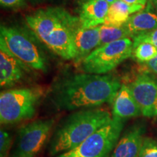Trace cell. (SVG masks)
I'll return each mask as SVG.
<instances>
[{
  "label": "cell",
  "instance_id": "1",
  "mask_svg": "<svg viewBox=\"0 0 157 157\" xmlns=\"http://www.w3.org/2000/svg\"><path fill=\"white\" fill-rule=\"evenodd\" d=\"M121 84L111 75L77 74L66 76L56 84L52 100L59 109L73 111L113 103Z\"/></svg>",
  "mask_w": 157,
  "mask_h": 157
},
{
  "label": "cell",
  "instance_id": "2",
  "mask_svg": "<svg viewBox=\"0 0 157 157\" xmlns=\"http://www.w3.org/2000/svg\"><path fill=\"white\" fill-rule=\"evenodd\" d=\"M80 23L78 17L58 7L39 9L25 17V24L34 36L64 60L76 58L74 31Z\"/></svg>",
  "mask_w": 157,
  "mask_h": 157
},
{
  "label": "cell",
  "instance_id": "3",
  "mask_svg": "<svg viewBox=\"0 0 157 157\" xmlns=\"http://www.w3.org/2000/svg\"><path fill=\"white\" fill-rule=\"evenodd\" d=\"M111 119L107 110L97 107L72 113L55 132L50 144V155L55 156L76 148Z\"/></svg>",
  "mask_w": 157,
  "mask_h": 157
},
{
  "label": "cell",
  "instance_id": "4",
  "mask_svg": "<svg viewBox=\"0 0 157 157\" xmlns=\"http://www.w3.org/2000/svg\"><path fill=\"white\" fill-rule=\"evenodd\" d=\"M0 48L4 49L21 62L35 70H47L48 63L44 52L34 37L24 29L1 25Z\"/></svg>",
  "mask_w": 157,
  "mask_h": 157
},
{
  "label": "cell",
  "instance_id": "5",
  "mask_svg": "<svg viewBox=\"0 0 157 157\" xmlns=\"http://www.w3.org/2000/svg\"><path fill=\"white\" fill-rule=\"evenodd\" d=\"M37 88H18L0 94V121L2 124H15L32 119L42 98Z\"/></svg>",
  "mask_w": 157,
  "mask_h": 157
},
{
  "label": "cell",
  "instance_id": "6",
  "mask_svg": "<svg viewBox=\"0 0 157 157\" xmlns=\"http://www.w3.org/2000/svg\"><path fill=\"white\" fill-rule=\"evenodd\" d=\"M124 120L112 117L81 144L58 157H109L120 137Z\"/></svg>",
  "mask_w": 157,
  "mask_h": 157
},
{
  "label": "cell",
  "instance_id": "7",
  "mask_svg": "<svg viewBox=\"0 0 157 157\" xmlns=\"http://www.w3.org/2000/svg\"><path fill=\"white\" fill-rule=\"evenodd\" d=\"M132 52L133 41L130 38L109 43L96 48L82 60V70L88 74H107L132 56Z\"/></svg>",
  "mask_w": 157,
  "mask_h": 157
},
{
  "label": "cell",
  "instance_id": "8",
  "mask_svg": "<svg viewBox=\"0 0 157 157\" xmlns=\"http://www.w3.org/2000/svg\"><path fill=\"white\" fill-rule=\"evenodd\" d=\"M54 123V119L36 120L21 127L13 157L36 156L48 140Z\"/></svg>",
  "mask_w": 157,
  "mask_h": 157
},
{
  "label": "cell",
  "instance_id": "9",
  "mask_svg": "<svg viewBox=\"0 0 157 157\" xmlns=\"http://www.w3.org/2000/svg\"><path fill=\"white\" fill-rule=\"evenodd\" d=\"M128 87L143 117L157 116V77L147 72L137 74Z\"/></svg>",
  "mask_w": 157,
  "mask_h": 157
},
{
  "label": "cell",
  "instance_id": "10",
  "mask_svg": "<svg viewBox=\"0 0 157 157\" xmlns=\"http://www.w3.org/2000/svg\"><path fill=\"white\" fill-rule=\"evenodd\" d=\"M29 68H31L9 52L0 48V85L2 88L12 87L20 83Z\"/></svg>",
  "mask_w": 157,
  "mask_h": 157
},
{
  "label": "cell",
  "instance_id": "11",
  "mask_svg": "<svg viewBox=\"0 0 157 157\" xmlns=\"http://www.w3.org/2000/svg\"><path fill=\"white\" fill-rule=\"evenodd\" d=\"M146 128L141 124L130 127L124 133L111 157H137L144 140Z\"/></svg>",
  "mask_w": 157,
  "mask_h": 157
},
{
  "label": "cell",
  "instance_id": "12",
  "mask_svg": "<svg viewBox=\"0 0 157 157\" xmlns=\"http://www.w3.org/2000/svg\"><path fill=\"white\" fill-rule=\"evenodd\" d=\"M106 0H78V18L84 28L104 24L109 10Z\"/></svg>",
  "mask_w": 157,
  "mask_h": 157
},
{
  "label": "cell",
  "instance_id": "13",
  "mask_svg": "<svg viewBox=\"0 0 157 157\" xmlns=\"http://www.w3.org/2000/svg\"><path fill=\"white\" fill-rule=\"evenodd\" d=\"M123 25L129 31L131 38L150 32L157 29V12L148 2L146 8L132 14Z\"/></svg>",
  "mask_w": 157,
  "mask_h": 157
},
{
  "label": "cell",
  "instance_id": "14",
  "mask_svg": "<svg viewBox=\"0 0 157 157\" xmlns=\"http://www.w3.org/2000/svg\"><path fill=\"white\" fill-rule=\"evenodd\" d=\"M101 25L84 28L80 23L74 31L76 62H82L87 56L98 47L100 42Z\"/></svg>",
  "mask_w": 157,
  "mask_h": 157
},
{
  "label": "cell",
  "instance_id": "15",
  "mask_svg": "<svg viewBox=\"0 0 157 157\" xmlns=\"http://www.w3.org/2000/svg\"><path fill=\"white\" fill-rule=\"evenodd\" d=\"M113 117L125 120L138 117L141 111L133 97L131 90L126 84H121L113 102Z\"/></svg>",
  "mask_w": 157,
  "mask_h": 157
},
{
  "label": "cell",
  "instance_id": "16",
  "mask_svg": "<svg viewBox=\"0 0 157 157\" xmlns=\"http://www.w3.org/2000/svg\"><path fill=\"white\" fill-rule=\"evenodd\" d=\"M144 7L141 6H132L121 0H117L110 5L109 12L104 24L111 26L120 27L127 23L129 15L142 10Z\"/></svg>",
  "mask_w": 157,
  "mask_h": 157
},
{
  "label": "cell",
  "instance_id": "17",
  "mask_svg": "<svg viewBox=\"0 0 157 157\" xmlns=\"http://www.w3.org/2000/svg\"><path fill=\"white\" fill-rule=\"evenodd\" d=\"M125 38H131V36L129 31L124 27V25L116 27L105 24L101 25L100 42L98 48Z\"/></svg>",
  "mask_w": 157,
  "mask_h": 157
},
{
  "label": "cell",
  "instance_id": "18",
  "mask_svg": "<svg viewBox=\"0 0 157 157\" xmlns=\"http://www.w3.org/2000/svg\"><path fill=\"white\" fill-rule=\"evenodd\" d=\"M157 56V48L148 42H141L133 46L132 57L138 62L146 63Z\"/></svg>",
  "mask_w": 157,
  "mask_h": 157
},
{
  "label": "cell",
  "instance_id": "19",
  "mask_svg": "<svg viewBox=\"0 0 157 157\" xmlns=\"http://www.w3.org/2000/svg\"><path fill=\"white\" fill-rule=\"evenodd\" d=\"M137 157H157V142L151 137H145Z\"/></svg>",
  "mask_w": 157,
  "mask_h": 157
},
{
  "label": "cell",
  "instance_id": "20",
  "mask_svg": "<svg viewBox=\"0 0 157 157\" xmlns=\"http://www.w3.org/2000/svg\"><path fill=\"white\" fill-rule=\"evenodd\" d=\"M12 140L13 137L10 133L2 128L0 130V157H7Z\"/></svg>",
  "mask_w": 157,
  "mask_h": 157
},
{
  "label": "cell",
  "instance_id": "21",
  "mask_svg": "<svg viewBox=\"0 0 157 157\" xmlns=\"http://www.w3.org/2000/svg\"><path fill=\"white\" fill-rule=\"evenodd\" d=\"M133 46L141 42H148L157 48V29L150 32L145 33L133 37Z\"/></svg>",
  "mask_w": 157,
  "mask_h": 157
},
{
  "label": "cell",
  "instance_id": "22",
  "mask_svg": "<svg viewBox=\"0 0 157 157\" xmlns=\"http://www.w3.org/2000/svg\"><path fill=\"white\" fill-rule=\"evenodd\" d=\"M26 0H0L2 7L5 8H18L25 5Z\"/></svg>",
  "mask_w": 157,
  "mask_h": 157
},
{
  "label": "cell",
  "instance_id": "23",
  "mask_svg": "<svg viewBox=\"0 0 157 157\" xmlns=\"http://www.w3.org/2000/svg\"><path fill=\"white\" fill-rule=\"evenodd\" d=\"M143 64L149 72L157 75V56L154 58L151 59L148 62L144 63Z\"/></svg>",
  "mask_w": 157,
  "mask_h": 157
},
{
  "label": "cell",
  "instance_id": "24",
  "mask_svg": "<svg viewBox=\"0 0 157 157\" xmlns=\"http://www.w3.org/2000/svg\"><path fill=\"white\" fill-rule=\"evenodd\" d=\"M121 1L132 6H141L143 7H145L146 3L148 2V0H121Z\"/></svg>",
  "mask_w": 157,
  "mask_h": 157
},
{
  "label": "cell",
  "instance_id": "25",
  "mask_svg": "<svg viewBox=\"0 0 157 157\" xmlns=\"http://www.w3.org/2000/svg\"><path fill=\"white\" fill-rule=\"evenodd\" d=\"M148 2H150V3L151 4L153 7L157 12V0H148Z\"/></svg>",
  "mask_w": 157,
  "mask_h": 157
},
{
  "label": "cell",
  "instance_id": "26",
  "mask_svg": "<svg viewBox=\"0 0 157 157\" xmlns=\"http://www.w3.org/2000/svg\"><path fill=\"white\" fill-rule=\"evenodd\" d=\"M44 1V0H29V2H30L31 4H34V5H35V4L42 3Z\"/></svg>",
  "mask_w": 157,
  "mask_h": 157
},
{
  "label": "cell",
  "instance_id": "27",
  "mask_svg": "<svg viewBox=\"0 0 157 157\" xmlns=\"http://www.w3.org/2000/svg\"><path fill=\"white\" fill-rule=\"evenodd\" d=\"M106 1H107V2L109 4V5H111L112 4L114 3L116 1H117V0H106Z\"/></svg>",
  "mask_w": 157,
  "mask_h": 157
},
{
  "label": "cell",
  "instance_id": "28",
  "mask_svg": "<svg viewBox=\"0 0 157 157\" xmlns=\"http://www.w3.org/2000/svg\"><path fill=\"white\" fill-rule=\"evenodd\" d=\"M51 2H61L63 0H50Z\"/></svg>",
  "mask_w": 157,
  "mask_h": 157
}]
</instances>
